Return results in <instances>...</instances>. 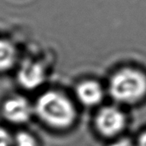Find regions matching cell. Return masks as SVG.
Instances as JSON below:
<instances>
[{"instance_id":"cell-1","label":"cell","mask_w":146,"mask_h":146,"mask_svg":"<svg viewBox=\"0 0 146 146\" xmlns=\"http://www.w3.org/2000/svg\"><path fill=\"white\" fill-rule=\"evenodd\" d=\"M35 111L45 123L54 127H68L74 119L75 111L69 99L57 92H47L37 100Z\"/></svg>"},{"instance_id":"cell-2","label":"cell","mask_w":146,"mask_h":146,"mask_svg":"<svg viewBox=\"0 0 146 146\" xmlns=\"http://www.w3.org/2000/svg\"><path fill=\"white\" fill-rule=\"evenodd\" d=\"M109 91L119 103H136L146 94V75L136 68H121L112 75Z\"/></svg>"},{"instance_id":"cell-3","label":"cell","mask_w":146,"mask_h":146,"mask_svg":"<svg viewBox=\"0 0 146 146\" xmlns=\"http://www.w3.org/2000/svg\"><path fill=\"white\" fill-rule=\"evenodd\" d=\"M126 124L124 114L115 107L102 109L96 117V127L104 136L111 137L121 133Z\"/></svg>"},{"instance_id":"cell-4","label":"cell","mask_w":146,"mask_h":146,"mask_svg":"<svg viewBox=\"0 0 146 146\" xmlns=\"http://www.w3.org/2000/svg\"><path fill=\"white\" fill-rule=\"evenodd\" d=\"M19 84L28 90L40 86L45 80V68L44 65L34 60H25L20 66L17 73Z\"/></svg>"},{"instance_id":"cell-5","label":"cell","mask_w":146,"mask_h":146,"mask_svg":"<svg viewBox=\"0 0 146 146\" xmlns=\"http://www.w3.org/2000/svg\"><path fill=\"white\" fill-rule=\"evenodd\" d=\"M32 113L30 104L21 97L11 98L3 106V115L5 119L15 124L27 122L31 118Z\"/></svg>"},{"instance_id":"cell-6","label":"cell","mask_w":146,"mask_h":146,"mask_svg":"<svg viewBox=\"0 0 146 146\" xmlns=\"http://www.w3.org/2000/svg\"><path fill=\"white\" fill-rule=\"evenodd\" d=\"M75 92L80 102L86 106H94L99 104L104 97L102 86L94 80L80 82L77 86Z\"/></svg>"},{"instance_id":"cell-7","label":"cell","mask_w":146,"mask_h":146,"mask_svg":"<svg viewBox=\"0 0 146 146\" xmlns=\"http://www.w3.org/2000/svg\"><path fill=\"white\" fill-rule=\"evenodd\" d=\"M17 60V50L9 40L0 38V72L7 71L14 67Z\"/></svg>"},{"instance_id":"cell-8","label":"cell","mask_w":146,"mask_h":146,"mask_svg":"<svg viewBox=\"0 0 146 146\" xmlns=\"http://www.w3.org/2000/svg\"><path fill=\"white\" fill-rule=\"evenodd\" d=\"M15 146H37L34 138L27 133H19L15 139Z\"/></svg>"},{"instance_id":"cell-9","label":"cell","mask_w":146,"mask_h":146,"mask_svg":"<svg viewBox=\"0 0 146 146\" xmlns=\"http://www.w3.org/2000/svg\"><path fill=\"white\" fill-rule=\"evenodd\" d=\"M13 143L11 136L3 128L0 127V146H10Z\"/></svg>"},{"instance_id":"cell-10","label":"cell","mask_w":146,"mask_h":146,"mask_svg":"<svg viewBox=\"0 0 146 146\" xmlns=\"http://www.w3.org/2000/svg\"><path fill=\"white\" fill-rule=\"evenodd\" d=\"M110 146H133L132 142L129 139H119L116 142L113 143Z\"/></svg>"},{"instance_id":"cell-11","label":"cell","mask_w":146,"mask_h":146,"mask_svg":"<svg viewBox=\"0 0 146 146\" xmlns=\"http://www.w3.org/2000/svg\"><path fill=\"white\" fill-rule=\"evenodd\" d=\"M139 146H146V132L141 134V136L139 139Z\"/></svg>"}]
</instances>
